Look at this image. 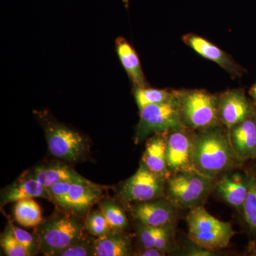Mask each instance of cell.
I'll return each instance as SVG.
<instances>
[{"label": "cell", "mask_w": 256, "mask_h": 256, "mask_svg": "<svg viewBox=\"0 0 256 256\" xmlns=\"http://www.w3.org/2000/svg\"><path fill=\"white\" fill-rule=\"evenodd\" d=\"M229 138L228 130L220 126L196 133L194 150V170L218 178L240 165Z\"/></svg>", "instance_id": "1"}, {"label": "cell", "mask_w": 256, "mask_h": 256, "mask_svg": "<svg viewBox=\"0 0 256 256\" xmlns=\"http://www.w3.org/2000/svg\"><path fill=\"white\" fill-rule=\"evenodd\" d=\"M217 178H210L196 170L178 172L166 180V200L178 208L192 210L203 206L214 191Z\"/></svg>", "instance_id": "2"}, {"label": "cell", "mask_w": 256, "mask_h": 256, "mask_svg": "<svg viewBox=\"0 0 256 256\" xmlns=\"http://www.w3.org/2000/svg\"><path fill=\"white\" fill-rule=\"evenodd\" d=\"M178 111L184 127L201 131L222 124L218 97L203 89L178 90Z\"/></svg>", "instance_id": "3"}, {"label": "cell", "mask_w": 256, "mask_h": 256, "mask_svg": "<svg viewBox=\"0 0 256 256\" xmlns=\"http://www.w3.org/2000/svg\"><path fill=\"white\" fill-rule=\"evenodd\" d=\"M186 223L188 237L192 244L212 252L228 246L235 234L232 224L215 218L204 206L190 210Z\"/></svg>", "instance_id": "4"}, {"label": "cell", "mask_w": 256, "mask_h": 256, "mask_svg": "<svg viewBox=\"0 0 256 256\" xmlns=\"http://www.w3.org/2000/svg\"><path fill=\"white\" fill-rule=\"evenodd\" d=\"M44 130L47 146L54 158L67 162L84 159L88 152V144L80 133L55 120L45 112H37Z\"/></svg>", "instance_id": "5"}, {"label": "cell", "mask_w": 256, "mask_h": 256, "mask_svg": "<svg viewBox=\"0 0 256 256\" xmlns=\"http://www.w3.org/2000/svg\"><path fill=\"white\" fill-rule=\"evenodd\" d=\"M181 128L184 126L178 111L176 90L170 100L149 105L140 110V121L134 140L140 143L151 134L169 132Z\"/></svg>", "instance_id": "6"}, {"label": "cell", "mask_w": 256, "mask_h": 256, "mask_svg": "<svg viewBox=\"0 0 256 256\" xmlns=\"http://www.w3.org/2000/svg\"><path fill=\"white\" fill-rule=\"evenodd\" d=\"M84 228L70 216L54 217L42 224L38 230L40 248L46 256L66 248L82 239Z\"/></svg>", "instance_id": "7"}, {"label": "cell", "mask_w": 256, "mask_h": 256, "mask_svg": "<svg viewBox=\"0 0 256 256\" xmlns=\"http://www.w3.org/2000/svg\"><path fill=\"white\" fill-rule=\"evenodd\" d=\"M166 181L141 162L137 172L124 182L121 194L124 200L130 202L152 201L164 194Z\"/></svg>", "instance_id": "8"}, {"label": "cell", "mask_w": 256, "mask_h": 256, "mask_svg": "<svg viewBox=\"0 0 256 256\" xmlns=\"http://www.w3.org/2000/svg\"><path fill=\"white\" fill-rule=\"evenodd\" d=\"M181 128L166 132V162L171 174L194 169L193 156L196 133Z\"/></svg>", "instance_id": "9"}, {"label": "cell", "mask_w": 256, "mask_h": 256, "mask_svg": "<svg viewBox=\"0 0 256 256\" xmlns=\"http://www.w3.org/2000/svg\"><path fill=\"white\" fill-rule=\"evenodd\" d=\"M176 206L169 200L142 202L133 207L132 215L142 225L149 226H172L176 220Z\"/></svg>", "instance_id": "10"}, {"label": "cell", "mask_w": 256, "mask_h": 256, "mask_svg": "<svg viewBox=\"0 0 256 256\" xmlns=\"http://www.w3.org/2000/svg\"><path fill=\"white\" fill-rule=\"evenodd\" d=\"M182 40L185 44L190 46L198 54L218 64L227 73L230 74L232 78L242 76L244 70L242 67L230 55L213 44L212 42L192 33L185 34L182 37Z\"/></svg>", "instance_id": "11"}, {"label": "cell", "mask_w": 256, "mask_h": 256, "mask_svg": "<svg viewBox=\"0 0 256 256\" xmlns=\"http://www.w3.org/2000/svg\"><path fill=\"white\" fill-rule=\"evenodd\" d=\"M250 106L242 90H228L218 96V116L220 124L227 129L249 117Z\"/></svg>", "instance_id": "12"}, {"label": "cell", "mask_w": 256, "mask_h": 256, "mask_svg": "<svg viewBox=\"0 0 256 256\" xmlns=\"http://www.w3.org/2000/svg\"><path fill=\"white\" fill-rule=\"evenodd\" d=\"M214 191L229 206L242 210L248 192V176L240 172H228L217 178Z\"/></svg>", "instance_id": "13"}, {"label": "cell", "mask_w": 256, "mask_h": 256, "mask_svg": "<svg viewBox=\"0 0 256 256\" xmlns=\"http://www.w3.org/2000/svg\"><path fill=\"white\" fill-rule=\"evenodd\" d=\"M102 186L94 183H73L70 190L56 204L74 212H84L100 200Z\"/></svg>", "instance_id": "14"}, {"label": "cell", "mask_w": 256, "mask_h": 256, "mask_svg": "<svg viewBox=\"0 0 256 256\" xmlns=\"http://www.w3.org/2000/svg\"><path fill=\"white\" fill-rule=\"evenodd\" d=\"M36 180L45 188L60 182H70L73 183L88 184V181L68 165L64 163L52 162L38 165L30 172L26 174Z\"/></svg>", "instance_id": "15"}, {"label": "cell", "mask_w": 256, "mask_h": 256, "mask_svg": "<svg viewBox=\"0 0 256 256\" xmlns=\"http://www.w3.org/2000/svg\"><path fill=\"white\" fill-rule=\"evenodd\" d=\"M229 138L237 158L242 162L256 156V122L248 118L229 130Z\"/></svg>", "instance_id": "16"}, {"label": "cell", "mask_w": 256, "mask_h": 256, "mask_svg": "<svg viewBox=\"0 0 256 256\" xmlns=\"http://www.w3.org/2000/svg\"><path fill=\"white\" fill-rule=\"evenodd\" d=\"M141 162L165 180L171 176L166 162V132L156 133L146 141Z\"/></svg>", "instance_id": "17"}, {"label": "cell", "mask_w": 256, "mask_h": 256, "mask_svg": "<svg viewBox=\"0 0 256 256\" xmlns=\"http://www.w3.org/2000/svg\"><path fill=\"white\" fill-rule=\"evenodd\" d=\"M44 198L50 200L48 188L34 178L23 175L12 184L3 190L1 196L2 205L11 202H18L28 198Z\"/></svg>", "instance_id": "18"}, {"label": "cell", "mask_w": 256, "mask_h": 256, "mask_svg": "<svg viewBox=\"0 0 256 256\" xmlns=\"http://www.w3.org/2000/svg\"><path fill=\"white\" fill-rule=\"evenodd\" d=\"M116 48L120 60L133 86L137 87H148L144 74L143 73L140 60L137 52L130 44L124 38H116Z\"/></svg>", "instance_id": "19"}, {"label": "cell", "mask_w": 256, "mask_h": 256, "mask_svg": "<svg viewBox=\"0 0 256 256\" xmlns=\"http://www.w3.org/2000/svg\"><path fill=\"white\" fill-rule=\"evenodd\" d=\"M130 252L129 240L118 234L108 232L94 242L95 256H128Z\"/></svg>", "instance_id": "20"}, {"label": "cell", "mask_w": 256, "mask_h": 256, "mask_svg": "<svg viewBox=\"0 0 256 256\" xmlns=\"http://www.w3.org/2000/svg\"><path fill=\"white\" fill-rule=\"evenodd\" d=\"M15 220L24 227H34L42 223L40 205L33 198L16 202L14 208Z\"/></svg>", "instance_id": "21"}, {"label": "cell", "mask_w": 256, "mask_h": 256, "mask_svg": "<svg viewBox=\"0 0 256 256\" xmlns=\"http://www.w3.org/2000/svg\"><path fill=\"white\" fill-rule=\"evenodd\" d=\"M176 92L168 89L160 90L148 87L134 86V98L139 110L149 105L162 104L170 100L174 97Z\"/></svg>", "instance_id": "22"}, {"label": "cell", "mask_w": 256, "mask_h": 256, "mask_svg": "<svg viewBox=\"0 0 256 256\" xmlns=\"http://www.w3.org/2000/svg\"><path fill=\"white\" fill-rule=\"evenodd\" d=\"M242 212L247 225L256 234V174L248 176V192Z\"/></svg>", "instance_id": "23"}, {"label": "cell", "mask_w": 256, "mask_h": 256, "mask_svg": "<svg viewBox=\"0 0 256 256\" xmlns=\"http://www.w3.org/2000/svg\"><path fill=\"white\" fill-rule=\"evenodd\" d=\"M100 210L108 222L110 228L121 230L128 226V218L122 208L111 202H105L100 205Z\"/></svg>", "instance_id": "24"}, {"label": "cell", "mask_w": 256, "mask_h": 256, "mask_svg": "<svg viewBox=\"0 0 256 256\" xmlns=\"http://www.w3.org/2000/svg\"><path fill=\"white\" fill-rule=\"evenodd\" d=\"M2 248L8 256H30L31 254L24 247L18 242L15 237L10 225L6 229L4 234L2 235Z\"/></svg>", "instance_id": "25"}, {"label": "cell", "mask_w": 256, "mask_h": 256, "mask_svg": "<svg viewBox=\"0 0 256 256\" xmlns=\"http://www.w3.org/2000/svg\"><path fill=\"white\" fill-rule=\"evenodd\" d=\"M86 227L89 233L99 237L108 233L110 227L101 210H94L88 217Z\"/></svg>", "instance_id": "26"}, {"label": "cell", "mask_w": 256, "mask_h": 256, "mask_svg": "<svg viewBox=\"0 0 256 256\" xmlns=\"http://www.w3.org/2000/svg\"><path fill=\"white\" fill-rule=\"evenodd\" d=\"M94 242L90 245L88 242H79L69 246L66 248L56 252L52 256H94Z\"/></svg>", "instance_id": "27"}, {"label": "cell", "mask_w": 256, "mask_h": 256, "mask_svg": "<svg viewBox=\"0 0 256 256\" xmlns=\"http://www.w3.org/2000/svg\"><path fill=\"white\" fill-rule=\"evenodd\" d=\"M10 226L18 242L30 252L31 256L34 255L36 252L37 249L40 248L38 240H36L32 234L22 228L15 226L12 224H10Z\"/></svg>", "instance_id": "28"}, {"label": "cell", "mask_w": 256, "mask_h": 256, "mask_svg": "<svg viewBox=\"0 0 256 256\" xmlns=\"http://www.w3.org/2000/svg\"><path fill=\"white\" fill-rule=\"evenodd\" d=\"M163 228L142 225L139 230V238L143 248H154L156 239Z\"/></svg>", "instance_id": "29"}, {"label": "cell", "mask_w": 256, "mask_h": 256, "mask_svg": "<svg viewBox=\"0 0 256 256\" xmlns=\"http://www.w3.org/2000/svg\"><path fill=\"white\" fill-rule=\"evenodd\" d=\"M72 184L73 182H60L52 185L50 188H47L50 193V201L54 202L55 204L60 201L68 193Z\"/></svg>", "instance_id": "30"}, {"label": "cell", "mask_w": 256, "mask_h": 256, "mask_svg": "<svg viewBox=\"0 0 256 256\" xmlns=\"http://www.w3.org/2000/svg\"><path fill=\"white\" fill-rule=\"evenodd\" d=\"M194 247L190 248L188 252H186V254L185 255L192 256H215L216 252H212V250H208L204 248L198 246L196 244H194Z\"/></svg>", "instance_id": "31"}, {"label": "cell", "mask_w": 256, "mask_h": 256, "mask_svg": "<svg viewBox=\"0 0 256 256\" xmlns=\"http://www.w3.org/2000/svg\"><path fill=\"white\" fill-rule=\"evenodd\" d=\"M168 252L164 250H160L156 248H148L143 249L142 250L138 252L136 256H163L166 255Z\"/></svg>", "instance_id": "32"}, {"label": "cell", "mask_w": 256, "mask_h": 256, "mask_svg": "<svg viewBox=\"0 0 256 256\" xmlns=\"http://www.w3.org/2000/svg\"><path fill=\"white\" fill-rule=\"evenodd\" d=\"M250 95L252 96V100H254L256 106V84L250 88Z\"/></svg>", "instance_id": "33"}]
</instances>
